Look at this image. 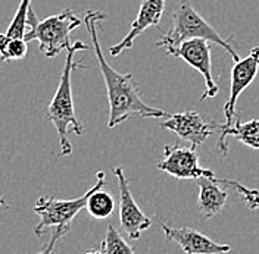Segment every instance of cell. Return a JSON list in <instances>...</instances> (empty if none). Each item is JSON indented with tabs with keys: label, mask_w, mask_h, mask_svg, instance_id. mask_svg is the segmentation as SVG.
Wrapping results in <instances>:
<instances>
[{
	"label": "cell",
	"mask_w": 259,
	"mask_h": 254,
	"mask_svg": "<svg viewBox=\"0 0 259 254\" xmlns=\"http://www.w3.org/2000/svg\"><path fill=\"white\" fill-rule=\"evenodd\" d=\"M165 3H166V0H142L137 16L131 22L130 31L125 34V37L119 43L109 47V53L112 56H118L124 50L133 48L136 38L142 32L147 30L149 27H158L161 22L162 15H163V11H165Z\"/></svg>",
	"instance_id": "cell-12"
},
{
	"label": "cell",
	"mask_w": 259,
	"mask_h": 254,
	"mask_svg": "<svg viewBox=\"0 0 259 254\" xmlns=\"http://www.w3.org/2000/svg\"><path fill=\"white\" fill-rule=\"evenodd\" d=\"M161 128L177 134L181 140L189 141L193 147H199L213 135L217 124H208L199 112L186 111L169 115L166 121L161 122Z\"/></svg>",
	"instance_id": "cell-10"
},
{
	"label": "cell",
	"mask_w": 259,
	"mask_h": 254,
	"mask_svg": "<svg viewBox=\"0 0 259 254\" xmlns=\"http://www.w3.org/2000/svg\"><path fill=\"white\" fill-rule=\"evenodd\" d=\"M11 38H12V37H9L6 32L0 34V56H3V55H5V52H6V47H8V44H9Z\"/></svg>",
	"instance_id": "cell-21"
},
{
	"label": "cell",
	"mask_w": 259,
	"mask_h": 254,
	"mask_svg": "<svg viewBox=\"0 0 259 254\" xmlns=\"http://www.w3.org/2000/svg\"><path fill=\"white\" fill-rule=\"evenodd\" d=\"M217 128L220 131V141L217 144V147L223 158H226L228 153V144L226 141L227 135L236 137L239 141L249 145L250 148L259 150V119H250L247 122L236 121L233 127L230 128H224L220 124H217Z\"/></svg>",
	"instance_id": "cell-14"
},
{
	"label": "cell",
	"mask_w": 259,
	"mask_h": 254,
	"mask_svg": "<svg viewBox=\"0 0 259 254\" xmlns=\"http://www.w3.org/2000/svg\"><path fill=\"white\" fill-rule=\"evenodd\" d=\"M162 231L166 241H172L187 254H227L231 251L230 244H220L206 237L205 234L187 226H171L162 223Z\"/></svg>",
	"instance_id": "cell-11"
},
{
	"label": "cell",
	"mask_w": 259,
	"mask_h": 254,
	"mask_svg": "<svg viewBox=\"0 0 259 254\" xmlns=\"http://www.w3.org/2000/svg\"><path fill=\"white\" fill-rule=\"evenodd\" d=\"M28 43L24 40V38H11L6 52L3 56H0V68L6 62H11V61H19V59H24L27 52H28Z\"/></svg>",
	"instance_id": "cell-19"
},
{
	"label": "cell",
	"mask_w": 259,
	"mask_h": 254,
	"mask_svg": "<svg viewBox=\"0 0 259 254\" xmlns=\"http://www.w3.org/2000/svg\"><path fill=\"white\" fill-rule=\"evenodd\" d=\"M0 207H6V209H8V203H6V200H5V198H3V197H2V195H0Z\"/></svg>",
	"instance_id": "cell-23"
},
{
	"label": "cell",
	"mask_w": 259,
	"mask_h": 254,
	"mask_svg": "<svg viewBox=\"0 0 259 254\" xmlns=\"http://www.w3.org/2000/svg\"><path fill=\"white\" fill-rule=\"evenodd\" d=\"M113 174L118 179L119 188V225L121 229L131 239H139L142 232L149 229L152 221L143 213V210L136 203L133 192L130 190L128 179L125 178L124 168L116 166L113 168Z\"/></svg>",
	"instance_id": "cell-9"
},
{
	"label": "cell",
	"mask_w": 259,
	"mask_h": 254,
	"mask_svg": "<svg viewBox=\"0 0 259 254\" xmlns=\"http://www.w3.org/2000/svg\"><path fill=\"white\" fill-rule=\"evenodd\" d=\"M192 38H203L210 41L212 44L221 46L224 50H227V53L233 58L234 62L242 59L237 55V52L231 47V44L223 38V35L208 21H205L199 15V12H196V9L187 0H181L172 12V28L165 32L155 43V46L158 48L163 47L168 50V48L177 47L183 41Z\"/></svg>",
	"instance_id": "cell-3"
},
{
	"label": "cell",
	"mask_w": 259,
	"mask_h": 254,
	"mask_svg": "<svg viewBox=\"0 0 259 254\" xmlns=\"http://www.w3.org/2000/svg\"><path fill=\"white\" fill-rule=\"evenodd\" d=\"M156 168L177 179L197 181L203 176H215L210 169H203L199 166V155L196 147H184L178 143L163 147V159L156 165Z\"/></svg>",
	"instance_id": "cell-7"
},
{
	"label": "cell",
	"mask_w": 259,
	"mask_h": 254,
	"mask_svg": "<svg viewBox=\"0 0 259 254\" xmlns=\"http://www.w3.org/2000/svg\"><path fill=\"white\" fill-rule=\"evenodd\" d=\"M80 25L81 19L74 14L72 9H64L62 12L41 21L31 9L27 19V32L24 40L27 43L37 40L40 52L49 59H53L62 50H68L72 46L69 35Z\"/></svg>",
	"instance_id": "cell-4"
},
{
	"label": "cell",
	"mask_w": 259,
	"mask_h": 254,
	"mask_svg": "<svg viewBox=\"0 0 259 254\" xmlns=\"http://www.w3.org/2000/svg\"><path fill=\"white\" fill-rule=\"evenodd\" d=\"M31 11V0H21L18 9H16L15 16L12 18L6 34L12 38H24L27 32V19L28 14Z\"/></svg>",
	"instance_id": "cell-17"
},
{
	"label": "cell",
	"mask_w": 259,
	"mask_h": 254,
	"mask_svg": "<svg viewBox=\"0 0 259 254\" xmlns=\"http://www.w3.org/2000/svg\"><path fill=\"white\" fill-rule=\"evenodd\" d=\"M196 182L199 187V212L205 219H212L224 209L228 192L223 188V182L217 176H203Z\"/></svg>",
	"instance_id": "cell-13"
},
{
	"label": "cell",
	"mask_w": 259,
	"mask_h": 254,
	"mask_svg": "<svg viewBox=\"0 0 259 254\" xmlns=\"http://www.w3.org/2000/svg\"><path fill=\"white\" fill-rule=\"evenodd\" d=\"M210 41L203 38H192L183 41L180 46L168 48L166 53L183 59L187 65L194 68L205 81V91L200 95V101L212 98L220 93V87L212 77V59H210Z\"/></svg>",
	"instance_id": "cell-6"
},
{
	"label": "cell",
	"mask_w": 259,
	"mask_h": 254,
	"mask_svg": "<svg viewBox=\"0 0 259 254\" xmlns=\"http://www.w3.org/2000/svg\"><path fill=\"white\" fill-rule=\"evenodd\" d=\"M84 254H103V250H102V247H99V248H93V250H90V251Z\"/></svg>",
	"instance_id": "cell-22"
},
{
	"label": "cell",
	"mask_w": 259,
	"mask_h": 254,
	"mask_svg": "<svg viewBox=\"0 0 259 254\" xmlns=\"http://www.w3.org/2000/svg\"><path fill=\"white\" fill-rule=\"evenodd\" d=\"M223 185H228L231 188H234L237 194H240L244 201V205L249 207L250 210L259 209V190L255 188H249L246 185H243L237 181H230V179H221Z\"/></svg>",
	"instance_id": "cell-18"
},
{
	"label": "cell",
	"mask_w": 259,
	"mask_h": 254,
	"mask_svg": "<svg viewBox=\"0 0 259 254\" xmlns=\"http://www.w3.org/2000/svg\"><path fill=\"white\" fill-rule=\"evenodd\" d=\"M259 72V46L250 50V53L234 62L231 69V84H230V97L224 105V118L226 122L220 124L221 127L230 128L236 122V103L243 91L255 81Z\"/></svg>",
	"instance_id": "cell-8"
},
{
	"label": "cell",
	"mask_w": 259,
	"mask_h": 254,
	"mask_svg": "<svg viewBox=\"0 0 259 254\" xmlns=\"http://www.w3.org/2000/svg\"><path fill=\"white\" fill-rule=\"evenodd\" d=\"M68 231H69V229H66V228H55L50 241L45 245V248H43L41 251H37L35 254H55V245H56V242L62 238Z\"/></svg>",
	"instance_id": "cell-20"
},
{
	"label": "cell",
	"mask_w": 259,
	"mask_h": 254,
	"mask_svg": "<svg viewBox=\"0 0 259 254\" xmlns=\"http://www.w3.org/2000/svg\"><path fill=\"white\" fill-rule=\"evenodd\" d=\"M103 187H105V174L99 172L96 184L77 198L61 200L52 195H41L34 206V212L40 218L38 223L34 226V234L37 237H41L49 228L71 229V223L74 221V218L87 206L89 197L95 191Z\"/></svg>",
	"instance_id": "cell-5"
},
{
	"label": "cell",
	"mask_w": 259,
	"mask_h": 254,
	"mask_svg": "<svg viewBox=\"0 0 259 254\" xmlns=\"http://www.w3.org/2000/svg\"><path fill=\"white\" fill-rule=\"evenodd\" d=\"M85 209L89 215L97 221L108 219L112 216L113 209H115V198L111 192L105 191L103 188H99L89 197Z\"/></svg>",
	"instance_id": "cell-15"
},
{
	"label": "cell",
	"mask_w": 259,
	"mask_h": 254,
	"mask_svg": "<svg viewBox=\"0 0 259 254\" xmlns=\"http://www.w3.org/2000/svg\"><path fill=\"white\" fill-rule=\"evenodd\" d=\"M103 254H134V248L124 239V237L113 228L108 225L105 239L100 244Z\"/></svg>",
	"instance_id": "cell-16"
},
{
	"label": "cell",
	"mask_w": 259,
	"mask_h": 254,
	"mask_svg": "<svg viewBox=\"0 0 259 254\" xmlns=\"http://www.w3.org/2000/svg\"><path fill=\"white\" fill-rule=\"evenodd\" d=\"M103 19H106V15L100 11H87L84 16V22H85L87 31L92 37L95 53H96L99 66H100V72L103 75L106 91H108V100H109V108H111L108 127L115 128L116 125H121L133 115H139L142 118H168L169 115L166 112L155 109L146 105L142 100L139 88L133 78V74L130 72L121 74L115 71L109 62L105 59L100 43H99V37H97V24Z\"/></svg>",
	"instance_id": "cell-1"
},
{
	"label": "cell",
	"mask_w": 259,
	"mask_h": 254,
	"mask_svg": "<svg viewBox=\"0 0 259 254\" xmlns=\"http://www.w3.org/2000/svg\"><path fill=\"white\" fill-rule=\"evenodd\" d=\"M87 44L82 41H75L66 50L65 65L61 74L59 85L53 95L50 105L48 106V119L53 124V127L59 137L61 153L59 156H69L72 153V145L68 140V132H74L81 135L84 132V127L75 115V106L72 100V71L75 68H82V65L74 62V56L77 52L87 50Z\"/></svg>",
	"instance_id": "cell-2"
}]
</instances>
